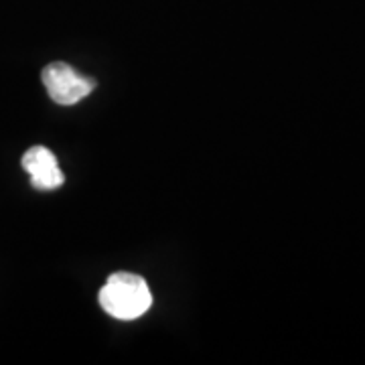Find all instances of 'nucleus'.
<instances>
[{"mask_svg":"<svg viewBox=\"0 0 365 365\" xmlns=\"http://www.w3.org/2000/svg\"><path fill=\"white\" fill-rule=\"evenodd\" d=\"M100 304L114 319L134 321L150 309L153 294L143 276L116 272L108 278V282L100 290Z\"/></svg>","mask_w":365,"mask_h":365,"instance_id":"f257e3e1","label":"nucleus"},{"mask_svg":"<svg viewBox=\"0 0 365 365\" xmlns=\"http://www.w3.org/2000/svg\"><path fill=\"white\" fill-rule=\"evenodd\" d=\"M43 83L49 91V98L53 102L61 106L78 104L86 96H90L96 81L90 78L79 76L78 71L67 63H49L43 69Z\"/></svg>","mask_w":365,"mask_h":365,"instance_id":"f03ea898","label":"nucleus"},{"mask_svg":"<svg viewBox=\"0 0 365 365\" xmlns=\"http://www.w3.org/2000/svg\"><path fill=\"white\" fill-rule=\"evenodd\" d=\"M23 169L31 175V182L39 191H53L61 187L66 177L57 165V158L45 146H33L23 157Z\"/></svg>","mask_w":365,"mask_h":365,"instance_id":"7ed1b4c3","label":"nucleus"}]
</instances>
